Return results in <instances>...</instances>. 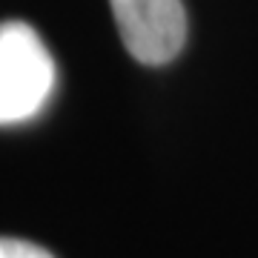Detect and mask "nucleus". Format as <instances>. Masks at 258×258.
I'll return each mask as SVG.
<instances>
[{
    "instance_id": "obj_3",
    "label": "nucleus",
    "mask_w": 258,
    "mask_h": 258,
    "mask_svg": "<svg viewBox=\"0 0 258 258\" xmlns=\"http://www.w3.org/2000/svg\"><path fill=\"white\" fill-rule=\"evenodd\" d=\"M0 258H55L49 249L37 247L23 238H3L0 235Z\"/></svg>"
},
{
    "instance_id": "obj_2",
    "label": "nucleus",
    "mask_w": 258,
    "mask_h": 258,
    "mask_svg": "<svg viewBox=\"0 0 258 258\" xmlns=\"http://www.w3.org/2000/svg\"><path fill=\"white\" fill-rule=\"evenodd\" d=\"M126 52L138 63L164 66L186 40L184 0H109Z\"/></svg>"
},
{
    "instance_id": "obj_1",
    "label": "nucleus",
    "mask_w": 258,
    "mask_h": 258,
    "mask_svg": "<svg viewBox=\"0 0 258 258\" xmlns=\"http://www.w3.org/2000/svg\"><path fill=\"white\" fill-rule=\"evenodd\" d=\"M55 86V60L23 20L0 23V126L32 120Z\"/></svg>"
}]
</instances>
